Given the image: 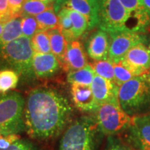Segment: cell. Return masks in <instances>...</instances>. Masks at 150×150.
<instances>
[{
	"instance_id": "cell-1",
	"label": "cell",
	"mask_w": 150,
	"mask_h": 150,
	"mask_svg": "<svg viewBox=\"0 0 150 150\" xmlns=\"http://www.w3.org/2000/svg\"><path fill=\"white\" fill-rule=\"evenodd\" d=\"M72 115V105L63 94L50 88H38L25 101V131L35 140L53 139L70 125Z\"/></svg>"
},
{
	"instance_id": "cell-2",
	"label": "cell",
	"mask_w": 150,
	"mask_h": 150,
	"mask_svg": "<svg viewBox=\"0 0 150 150\" xmlns=\"http://www.w3.org/2000/svg\"><path fill=\"white\" fill-rule=\"evenodd\" d=\"M33 52L31 39L21 36L0 47V70H11L26 81L36 78L33 67Z\"/></svg>"
},
{
	"instance_id": "cell-3",
	"label": "cell",
	"mask_w": 150,
	"mask_h": 150,
	"mask_svg": "<svg viewBox=\"0 0 150 150\" xmlns=\"http://www.w3.org/2000/svg\"><path fill=\"white\" fill-rule=\"evenodd\" d=\"M118 102L131 117L150 113V74L136 76L118 90Z\"/></svg>"
},
{
	"instance_id": "cell-4",
	"label": "cell",
	"mask_w": 150,
	"mask_h": 150,
	"mask_svg": "<svg viewBox=\"0 0 150 150\" xmlns=\"http://www.w3.org/2000/svg\"><path fill=\"white\" fill-rule=\"evenodd\" d=\"M101 134L95 118L82 116L63 132L59 150H97Z\"/></svg>"
},
{
	"instance_id": "cell-5",
	"label": "cell",
	"mask_w": 150,
	"mask_h": 150,
	"mask_svg": "<svg viewBox=\"0 0 150 150\" xmlns=\"http://www.w3.org/2000/svg\"><path fill=\"white\" fill-rule=\"evenodd\" d=\"M25 99L16 91L0 93V135H18L25 131Z\"/></svg>"
},
{
	"instance_id": "cell-6",
	"label": "cell",
	"mask_w": 150,
	"mask_h": 150,
	"mask_svg": "<svg viewBox=\"0 0 150 150\" xmlns=\"http://www.w3.org/2000/svg\"><path fill=\"white\" fill-rule=\"evenodd\" d=\"M94 113L99 130L107 137L126 132L132 123L133 117L121 108L118 101L100 104Z\"/></svg>"
},
{
	"instance_id": "cell-7",
	"label": "cell",
	"mask_w": 150,
	"mask_h": 150,
	"mask_svg": "<svg viewBox=\"0 0 150 150\" xmlns=\"http://www.w3.org/2000/svg\"><path fill=\"white\" fill-rule=\"evenodd\" d=\"M98 3V26L106 32L129 30L128 24L134 17L122 5L120 0H97ZM137 33V32H136Z\"/></svg>"
},
{
	"instance_id": "cell-8",
	"label": "cell",
	"mask_w": 150,
	"mask_h": 150,
	"mask_svg": "<svg viewBox=\"0 0 150 150\" xmlns=\"http://www.w3.org/2000/svg\"><path fill=\"white\" fill-rule=\"evenodd\" d=\"M110 38L108 59L112 63H120L131 48L140 43L148 45L147 36L130 30L108 32Z\"/></svg>"
},
{
	"instance_id": "cell-9",
	"label": "cell",
	"mask_w": 150,
	"mask_h": 150,
	"mask_svg": "<svg viewBox=\"0 0 150 150\" xmlns=\"http://www.w3.org/2000/svg\"><path fill=\"white\" fill-rule=\"evenodd\" d=\"M125 140L136 150H150V113L133 117Z\"/></svg>"
},
{
	"instance_id": "cell-10",
	"label": "cell",
	"mask_w": 150,
	"mask_h": 150,
	"mask_svg": "<svg viewBox=\"0 0 150 150\" xmlns=\"http://www.w3.org/2000/svg\"><path fill=\"white\" fill-rule=\"evenodd\" d=\"M136 76L150 72V50L148 45L140 43L131 49L121 61Z\"/></svg>"
},
{
	"instance_id": "cell-11",
	"label": "cell",
	"mask_w": 150,
	"mask_h": 150,
	"mask_svg": "<svg viewBox=\"0 0 150 150\" xmlns=\"http://www.w3.org/2000/svg\"><path fill=\"white\" fill-rule=\"evenodd\" d=\"M63 8L76 11L87 19L89 30L98 24V3L97 0H56L54 10L57 14Z\"/></svg>"
},
{
	"instance_id": "cell-12",
	"label": "cell",
	"mask_w": 150,
	"mask_h": 150,
	"mask_svg": "<svg viewBox=\"0 0 150 150\" xmlns=\"http://www.w3.org/2000/svg\"><path fill=\"white\" fill-rule=\"evenodd\" d=\"M110 38L108 33L102 29L94 32L86 43V50L90 58L94 61L108 59Z\"/></svg>"
},
{
	"instance_id": "cell-13",
	"label": "cell",
	"mask_w": 150,
	"mask_h": 150,
	"mask_svg": "<svg viewBox=\"0 0 150 150\" xmlns=\"http://www.w3.org/2000/svg\"><path fill=\"white\" fill-rule=\"evenodd\" d=\"M91 87L98 106L106 102L118 101L119 86L113 82L95 75Z\"/></svg>"
},
{
	"instance_id": "cell-14",
	"label": "cell",
	"mask_w": 150,
	"mask_h": 150,
	"mask_svg": "<svg viewBox=\"0 0 150 150\" xmlns=\"http://www.w3.org/2000/svg\"><path fill=\"white\" fill-rule=\"evenodd\" d=\"M61 66V63L53 54H33V67L37 78L53 76L59 72Z\"/></svg>"
},
{
	"instance_id": "cell-15",
	"label": "cell",
	"mask_w": 150,
	"mask_h": 150,
	"mask_svg": "<svg viewBox=\"0 0 150 150\" xmlns=\"http://www.w3.org/2000/svg\"><path fill=\"white\" fill-rule=\"evenodd\" d=\"M71 95L74 106L81 111L95 112L98 108L91 86L72 84Z\"/></svg>"
},
{
	"instance_id": "cell-16",
	"label": "cell",
	"mask_w": 150,
	"mask_h": 150,
	"mask_svg": "<svg viewBox=\"0 0 150 150\" xmlns=\"http://www.w3.org/2000/svg\"><path fill=\"white\" fill-rule=\"evenodd\" d=\"M88 65L87 56L81 43L76 40L68 43L66 57L63 65L65 70L68 72L77 70Z\"/></svg>"
},
{
	"instance_id": "cell-17",
	"label": "cell",
	"mask_w": 150,
	"mask_h": 150,
	"mask_svg": "<svg viewBox=\"0 0 150 150\" xmlns=\"http://www.w3.org/2000/svg\"><path fill=\"white\" fill-rule=\"evenodd\" d=\"M50 40L52 53L57 58L62 65L64 64L66 57L68 42L62 34L59 28H56L47 31Z\"/></svg>"
},
{
	"instance_id": "cell-18",
	"label": "cell",
	"mask_w": 150,
	"mask_h": 150,
	"mask_svg": "<svg viewBox=\"0 0 150 150\" xmlns=\"http://www.w3.org/2000/svg\"><path fill=\"white\" fill-rule=\"evenodd\" d=\"M22 18H12L4 24L3 31L0 35V47L5 45L22 36Z\"/></svg>"
},
{
	"instance_id": "cell-19",
	"label": "cell",
	"mask_w": 150,
	"mask_h": 150,
	"mask_svg": "<svg viewBox=\"0 0 150 150\" xmlns=\"http://www.w3.org/2000/svg\"><path fill=\"white\" fill-rule=\"evenodd\" d=\"M95 74L91 65H88L80 70L70 71L67 74V81L71 84L91 86Z\"/></svg>"
},
{
	"instance_id": "cell-20",
	"label": "cell",
	"mask_w": 150,
	"mask_h": 150,
	"mask_svg": "<svg viewBox=\"0 0 150 150\" xmlns=\"http://www.w3.org/2000/svg\"><path fill=\"white\" fill-rule=\"evenodd\" d=\"M52 8H54V4L43 2L40 0H25L21 16L35 17Z\"/></svg>"
},
{
	"instance_id": "cell-21",
	"label": "cell",
	"mask_w": 150,
	"mask_h": 150,
	"mask_svg": "<svg viewBox=\"0 0 150 150\" xmlns=\"http://www.w3.org/2000/svg\"><path fill=\"white\" fill-rule=\"evenodd\" d=\"M57 16L59 18V28L67 42L70 43L76 40L74 35L72 22L67 12V9L66 8H61L57 13Z\"/></svg>"
},
{
	"instance_id": "cell-22",
	"label": "cell",
	"mask_w": 150,
	"mask_h": 150,
	"mask_svg": "<svg viewBox=\"0 0 150 150\" xmlns=\"http://www.w3.org/2000/svg\"><path fill=\"white\" fill-rule=\"evenodd\" d=\"M38 24L39 29L48 31L59 28V18L54 8L50 9L35 17Z\"/></svg>"
},
{
	"instance_id": "cell-23",
	"label": "cell",
	"mask_w": 150,
	"mask_h": 150,
	"mask_svg": "<svg viewBox=\"0 0 150 150\" xmlns=\"http://www.w3.org/2000/svg\"><path fill=\"white\" fill-rule=\"evenodd\" d=\"M34 53L38 54H51V46H50V36L47 31H41L35 33L31 39Z\"/></svg>"
},
{
	"instance_id": "cell-24",
	"label": "cell",
	"mask_w": 150,
	"mask_h": 150,
	"mask_svg": "<svg viewBox=\"0 0 150 150\" xmlns=\"http://www.w3.org/2000/svg\"><path fill=\"white\" fill-rule=\"evenodd\" d=\"M95 75L115 82V73H114V65L109 59L102 61H95L91 64Z\"/></svg>"
},
{
	"instance_id": "cell-25",
	"label": "cell",
	"mask_w": 150,
	"mask_h": 150,
	"mask_svg": "<svg viewBox=\"0 0 150 150\" xmlns=\"http://www.w3.org/2000/svg\"><path fill=\"white\" fill-rule=\"evenodd\" d=\"M19 78V75L13 70H0V93H7L16 88Z\"/></svg>"
},
{
	"instance_id": "cell-26",
	"label": "cell",
	"mask_w": 150,
	"mask_h": 150,
	"mask_svg": "<svg viewBox=\"0 0 150 150\" xmlns=\"http://www.w3.org/2000/svg\"><path fill=\"white\" fill-rule=\"evenodd\" d=\"M67 9L70 18L72 20L73 30H74V35L75 40L79 38L86 32L89 30V25L87 19L83 15L80 14L76 11Z\"/></svg>"
},
{
	"instance_id": "cell-27",
	"label": "cell",
	"mask_w": 150,
	"mask_h": 150,
	"mask_svg": "<svg viewBox=\"0 0 150 150\" xmlns=\"http://www.w3.org/2000/svg\"><path fill=\"white\" fill-rule=\"evenodd\" d=\"M22 36L31 39L38 31H40L36 19L33 16L22 17Z\"/></svg>"
},
{
	"instance_id": "cell-28",
	"label": "cell",
	"mask_w": 150,
	"mask_h": 150,
	"mask_svg": "<svg viewBox=\"0 0 150 150\" xmlns=\"http://www.w3.org/2000/svg\"><path fill=\"white\" fill-rule=\"evenodd\" d=\"M113 65L114 73H115V82L119 87L123 83L129 81V80L136 77L131 71H129L122 63L121 61L117 63H113Z\"/></svg>"
},
{
	"instance_id": "cell-29",
	"label": "cell",
	"mask_w": 150,
	"mask_h": 150,
	"mask_svg": "<svg viewBox=\"0 0 150 150\" xmlns=\"http://www.w3.org/2000/svg\"><path fill=\"white\" fill-rule=\"evenodd\" d=\"M104 150H136L119 136H108Z\"/></svg>"
},
{
	"instance_id": "cell-30",
	"label": "cell",
	"mask_w": 150,
	"mask_h": 150,
	"mask_svg": "<svg viewBox=\"0 0 150 150\" xmlns=\"http://www.w3.org/2000/svg\"><path fill=\"white\" fill-rule=\"evenodd\" d=\"M0 150H37V149L29 140L20 138L14 142L9 147Z\"/></svg>"
},
{
	"instance_id": "cell-31",
	"label": "cell",
	"mask_w": 150,
	"mask_h": 150,
	"mask_svg": "<svg viewBox=\"0 0 150 150\" xmlns=\"http://www.w3.org/2000/svg\"><path fill=\"white\" fill-rule=\"evenodd\" d=\"M120 1L124 6L132 14V16L143 7L141 0H120Z\"/></svg>"
},
{
	"instance_id": "cell-32",
	"label": "cell",
	"mask_w": 150,
	"mask_h": 150,
	"mask_svg": "<svg viewBox=\"0 0 150 150\" xmlns=\"http://www.w3.org/2000/svg\"><path fill=\"white\" fill-rule=\"evenodd\" d=\"M9 8L13 18L20 17L25 0H8Z\"/></svg>"
},
{
	"instance_id": "cell-33",
	"label": "cell",
	"mask_w": 150,
	"mask_h": 150,
	"mask_svg": "<svg viewBox=\"0 0 150 150\" xmlns=\"http://www.w3.org/2000/svg\"><path fill=\"white\" fill-rule=\"evenodd\" d=\"M0 15L2 17L4 24L14 18L11 14L8 0H0Z\"/></svg>"
},
{
	"instance_id": "cell-34",
	"label": "cell",
	"mask_w": 150,
	"mask_h": 150,
	"mask_svg": "<svg viewBox=\"0 0 150 150\" xmlns=\"http://www.w3.org/2000/svg\"><path fill=\"white\" fill-rule=\"evenodd\" d=\"M18 135H8V136H2L0 135V149H5L16 142V140L20 139Z\"/></svg>"
},
{
	"instance_id": "cell-35",
	"label": "cell",
	"mask_w": 150,
	"mask_h": 150,
	"mask_svg": "<svg viewBox=\"0 0 150 150\" xmlns=\"http://www.w3.org/2000/svg\"><path fill=\"white\" fill-rule=\"evenodd\" d=\"M142 5L150 12V0H141Z\"/></svg>"
},
{
	"instance_id": "cell-36",
	"label": "cell",
	"mask_w": 150,
	"mask_h": 150,
	"mask_svg": "<svg viewBox=\"0 0 150 150\" xmlns=\"http://www.w3.org/2000/svg\"><path fill=\"white\" fill-rule=\"evenodd\" d=\"M40 1H42L43 2H45L47 4H55L56 0H40Z\"/></svg>"
},
{
	"instance_id": "cell-37",
	"label": "cell",
	"mask_w": 150,
	"mask_h": 150,
	"mask_svg": "<svg viewBox=\"0 0 150 150\" xmlns=\"http://www.w3.org/2000/svg\"><path fill=\"white\" fill-rule=\"evenodd\" d=\"M4 24H1V23H0V35H1V33H2L3 28H4Z\"/></svg>"
},
{
	"instance_id": "cell-38",
	"label": "cell",
	"mask_w": 150,
	"mask_h": 150,
	"mask_svg": "<svg viewBox=\"0 0 150 150\" xmlns=\"http://www.w3.org/2000/svg\"><path fill=\"white\" fill-rule=\"evenodd\" d=\"M0 23L1 24H3V20H2V17L1 16V15H0Z\"/></svg>"
},
{
	"instance_id": "cell-39",
	"label": "cell",
	"mask_w": 150,
	"mask_h": 150,
	"mask_svg": "<svg viewBox=\"0 0 150 150\" xmlns=\"http://www.w3.org/2000/svg\"><path fill=\"white\" fill-rule=\"evenodd\" d=\"M148 47H149V48L150 50V39L149 40H148ZM149 74H150V72H149Z\"/></svg>"
}]
</instances>
